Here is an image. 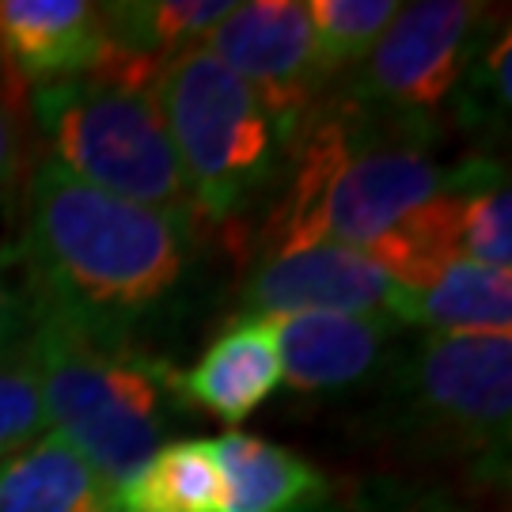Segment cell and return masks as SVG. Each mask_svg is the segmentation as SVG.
Returning <instances> with one entry per match:
<instances>
[{"instance_id": "obj_1", "label": "cell", "mask_w": 512, "mask_h": 512, "mask_svg": "<svg viewBox=\"0 0 512 512\" xmlns=\"http://www.w3.org/2000/svg\"><path fill=\"white\" fill-rule=\"evenodd\" d=\"M12 239L38 315L137 342L186 289L194 224L80 183L54 160H31Z\"/></svg>"}, {"instance_id": "obj_2", "label": "cell", "mask_w": 512, "mask_h": 512, "mask_svg": "<svg viewBox=\"0 0 512 512\" xmlns=\"http://www.w3.org/2000/svg\"><path fill=\"white\" fill-rule=\"evenodd\" d=\"M50 433L118 486L145 463L186 406L175 395V365L137 342L103 338L54 315H38L27 338Z\"/></svg>"}, {"instance_id": "obj_3", "label": "cell", "mask_w": 512, "mask_h": 512, "mask_svg": "<svg viewBox=\"0 0 512 512\" xmlns=\"http://www.w3.org/2000/svg\"><path fill=\"white\" fill-rule=\"evenodd\" d=\"M156 110L179 156L198 224L232 228L274 198L293 156L296 129L217 57L194 46L156 84Z\"/></svg>"}, {"instance_id": "obj_4", "label": "cell", "mask_w": 512, "mask_h": 512, "mask_svg": "<svg viewBox=\"0 0 512 512\" xmlns=\"http://www.w3.org/2000/svg\"><path fill=\"white\" fill-rule=\"evenodd\" d=\"M23 110L46 145V160L80 183L198 228L179 156L152 95L95 76H69L31 84Z\"/></svg>"}, {"instance_id": "obj_5", "label": "cell", "mask_w": 512, "mask_h": 512, "mask_svg": "<svg viewBox=\"0 0 512 512\" xmlns=\"http://www.w3.org/2000/svg\"><path fill=\"white\" fill-rule=\"evenodd\" d=\"M391 433L478 475H505L512 425L509 334H421L387 368Z\"/></svg>"}, {"instance_id": "obj_6", "label": "cell", "mask_w": 512, "mask_h": 512, "mask_svg": "<svg viewBox=\"0 0 512 512\" xmlns=\"http://www.w3.org/2000/svg\"><path fill=\"white\" fill-rule=\"evenodd\" d=\"M486 4L471 0H414L399 4L387 31L349 73V95L387 126L429 137L437 114L478 57Z\"/></svg>"}, {"instance_id": "obj_7", "label": "cell", "mask_w": 512, "mask_h": 512, "mask_svg": "<svg viewBox=\"0 0 512 512\" xmlns=\"http://www.w3.org/2000/svg\"><path fill=\"white\" fill-rule=\"evenodd\" d=\"M399 289L418 285L448 262L486 270L512 266V198L505 167L471 156L448 190L418 205L403 224L365 251Z\"/></svg>"}, {"instance_id": "obj_8", "label": "cell", "mask_w": 512, "mask_h": 512, "mask_svg": "<svg viewBox=\"0 0 512 512\" xmlns=\"http://www.w3.org/2000/svg\"><path fill=\"white\" fill-rule=\"evenodd\" d=\"M202 50L243 76L296 133L334 84L300 0L236 4L202 38Z\"/></svg>"}, {"instance_id": "obj_9", "label": "cell", "mask_w": 512, "mask_h": 512, "mask_svg": "<svg viewBox=\"0 0 512 512\" xmlns=\"http://www.w3.org/2000/svg\"><path fill=\"white\" fill-rule=\"evenodd\" d=\"M395 296V281L353 247L315 243L289 255L258 258L239 289L243 315H304V311H334V315H387Z\"/></svg>"}, {"instance_id": "obj_10", "label": "cell", "mask_w": 512, "mask_h": 512, "mask_svg": "<svg viewBox=\"0 0 512 512\" xmlns=\"http://www.w3.org/2000/svg\"><path fill=\"white\" fill-rule=\"evenodd\" d=\"M281 357V384L300 395H334L365 384L387 357L399 323L391 315H270Z\"/></svg>"}, {"instance_id": "obj_11", "label": "cell", "mask_w": 512, "mask_h": 512, "mask_svg": "<svg viewBox=\"0 0 512 512\" xmlns=\"http://www.w3.org/2000/svg\"><path fill=\"white\" fill-rule=\"evenodd\" d=\"M103 50V4L0 0V65L16 84L92 73Z\"/></svg>"}, {"instance_id": "obj_12", "label": "cell", "mask_w": 512, "mask_h": 512, "mask_svg": "<svg viewBox=\"0 0 512 512\" xmlns=\"http://www.w3.org/2000/svg\"><path fill=\"white\" fill-rule=\"evenodd\" d=\"M171 384L183 406L239 425L281 387V357L270 319L239 315L209 342L194 368H175Z\"/></svg>"}, {"instance_id": "obj_13", "label": "cell", "mask_w": 512, "mask_h": 512, "mask_svg": "<svg viewBox=\"0 0 512 512\" xmlns=\"http://www.w3.org/2000/svg\"><path fill=\"white\" fill-rule=\"evenodd\" d=\"M387 315L425 334H512V277L475 262H448L418 285H395Z\"/></svg>"}, {"instance_id": "obj_14", "label": "cell", "mask_w": 512, "mask_h": 512, "mask_svg": "<svg viewBox=\"0 0 512 512\" xmlns=\"http://www.w3.org/2000/svg\"><path fill=\"white\" fill-rule=\"evenodd\" d=\"M224 478V512H304L327 505L323 471L251 433H220L209 440Z\"/></svg>"}, {"instance_id": "obj_15", "label": "cell", "mask_w": 512, "mask_h": 512, "mask_svg": "<svg viewBox=\"0 0 512 512\" xmlns=\"http://www.w3.org/2000/svg\"><path fill=\"white\" fill-rule=\"evenodd\" d=\"M107 478L57 433L0 459V512H110Z\"/></svg>"}, {"instance_id": "obj_16", "label": "cell", "mask_w": 512, "mask_h": 512, "mask_svg": "<svg viewBox=\"0 0 512 512\" xmlns=\"http://www.w3.org/2000/svg\"><path fill=\"white\" fill-rule=\"evenodd\" d=\"M110 512H224V478L209 440H164L114 486Z\"/></svg>"}, {"instance_id": "obj_17", "label": "cell", "mask_w": 512, "mask_h": 512, "mask_svg": "<svg viewBox=\"0 0 512 512\" xmlns=\"http://www.w3.org/2000/svg\"><path fill=\"white\" fill-rule=\"evenodd\" d=\"M304 12L319 42L323 65L338 80L365 61L376 38L384 35L387 23L399 12V0H308Z\"/></svg>"}, {"instance_id": "obj_18", "label": "cell", "mask_w": 512, "mask_h": 512, "mask_svg": "<svg viewBox=\"0 0 512 512\" xmlns=\"http://www.w3.org/2000/svg\"><path fill=\"white\" fill-rule=\"evenodd\" d=\"M50 433L42 391L35 380V365L27 357V349L0 361V459L27 448L31 440Z\"/></svg>"}, {"instance_id": "obj_19", "label": "cell", "mask_w": 512, "mask_h": 512, "mask_svg": "<svg viewBox=\"0 0 512 512\" xmlns=\"http://www.w3.org/2000/svg\"><path fill=\"white\" fill-rule=\"evenodd\" d=\"M16 80L0 65V224L19 209V190L31 167V145L23 126V107L16 103Z\"/></svg>"}, {"instance_id": "obj_20", "label": "cell", "mask_w": 512, "mask_h": 512, "mask_svg": "<svg viewBox=\"0 0 512 512\" xmlns=\"http://www.w3.org/2000/svg\"><path fill=\"white\" fill-rule=\"evenodd\" d=\"M31 327H35V304H31V293L19 274L16 247H12V239L0 236V361L23 353Z\"/></svg>"}, {"instance_id": "obj_21", "label": "cell", "mask_w": 512, "mask_h": 512, "mask_svg": "<svg viewBox=\"0 0 512 512\" xmlns=\"http://www.w3.org/2000/svg\"><path fill=\"white\" fill-rule=\"evenodd\" d=\"M403 512H475V509H467L459 501H444V497H421L414 505H406Z\"/></svg>"}, {"instance_id": "obj_22", "label": "cell", "mask_w": 512, "mask_h": 512, "mask_svg": "<svg viewBox=\"0 0 512 512\" xmlns=\"http://www.w3.org/2000/svg\"><path fill=\"white\" fill-rule=\"evenodd\" d=\"M304 512H323V509H304Z\"/></svg>"}]
</instances>
